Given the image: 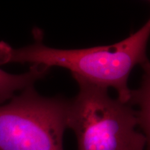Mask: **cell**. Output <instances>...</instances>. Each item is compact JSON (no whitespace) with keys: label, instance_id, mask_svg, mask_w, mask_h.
<instances>
[{"label":"cell","instance_id":"cell-3","mask_svg":"<svg viewBox=\"0 0 150 150\" xmlns=\"http://www.w3.org/2000/svg\"><path fill=\"white\" fill-rule=\"evenodd\" d=\"M69 102L33 86L0 106V150H63Z\"/></svg>","mask_w":150,"mask_h":150},{"label":"cell","instance_id":"cell-4","mask_svg":"<svg viewBox=\"0 0 150 150\" xmlns=\"http://www.w3.org/2000/svg\"><path fill=\"white\" fill-rule=\"evenodd\" d=\"M47 67L31 65L28 72L22 74H12L0 69V104L15 96L17 91L33 86L37 81L47 74Z\"/></svg>","mask_w":150,"mask_h":150},{"label":"cell","instance_id":"cell-1","mask_svg":"<svg viewBox=\"0 0 150 150\" xmlns=\"http://www.w3.org/2000/svg\"><path fill=\"white\" fill-rule=\"evenodd\" d=\"M42 33L40 29H33V44L21 48H13L4 41L0 42V65L18 63L49 68L64 67L72 72L73 76L106 88L115 89L117 99L121 102L131 104L137 102L138 91L129 88L128 79L136 65H141L149 72L147 45L149 20L120 42L80 50H60L45 45Z\"/></svg>","mask_w":150,"mask_h":150},{"label":"cell","instance_id":"cell-2","mask_svg":"<svg viewBox=\"0 0 150 150\" xmlns=\"http://www.w3.org/2000/svg\"><path fill=\"white\" fill-rule=\"evenodd\" d=\"M78 95L69 102L67 127L76 135L78 150H144L149 122L131 104L113 99L108 88L73 76Z\"/></svg>","mask_w":150,"mask_h":150}]
</instances>
